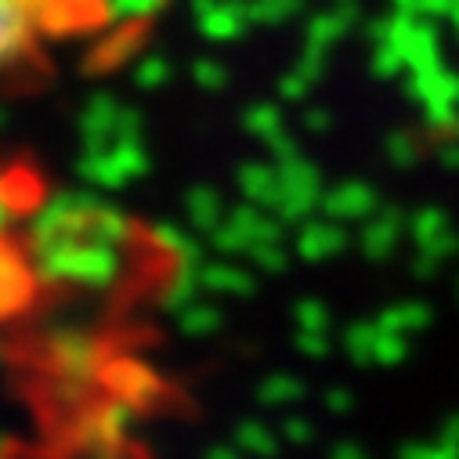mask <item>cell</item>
Returning a JSON list of instances; mask_svg holds the SVG:
<instances>
[{"label": "cell", "instance_id": "7a4b0ae2", "mask_svg": "<svg viewBox=\"0 0 459 459\" xmlns=\"http://www.w3.org/2000/svg\"><path fill=\"white\" fill-rule=\"evenodd\" d=\"M149 4H156V0H65L76 37L105 30V26H117L127 15H145Z\"/></svg>", "mask_w": 459, "mask_h": 459}, {"label": "cell", "instance_id": "6da1fadb", "mask_svg": "<svg viewBox=\"0 0 459 459\" xmlns=\"http://www.w3.org/2000/svg\"><path fill=\"white\" fill-rule=\"evenodd\" d=\"M73 37L65 0H0V83L30 73L51 44Z\"/></svg>", "mask_w": 459, "mask_h": 459}]
</instances>
